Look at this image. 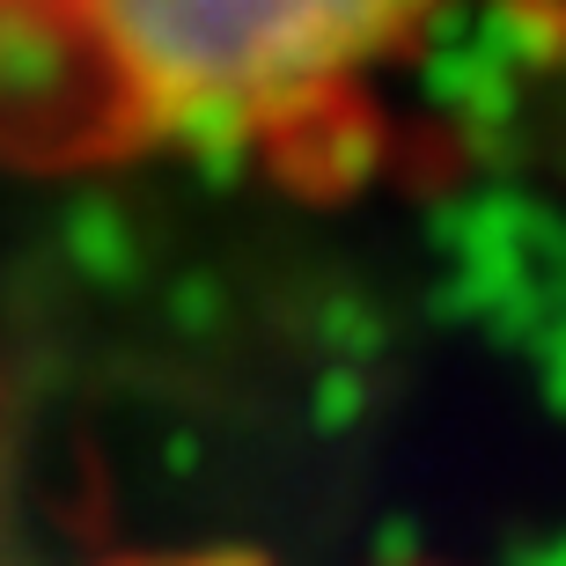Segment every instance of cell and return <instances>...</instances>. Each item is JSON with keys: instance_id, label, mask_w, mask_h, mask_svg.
<instances>
[{"instance_id": "cell-1", "label": "cell", "mask_w": 566, "mask_h": 566, "mask_svg": "<svg viewBox=\"0 0 566 566\" xmlns=\"http://www.w3.org/2000/svg\"><path fill=\"white\" fill-rule=\"evenodd\" d=\"M449 0H38L74 155L310 163Z\"/></svg>"}, {"instance_id": "cell-2", "label": "cell", "mask_w": 566, "mask_h": 566, "mask_svg": "<svg viewBox=\"0 0 566 566\" xmlns=\"http://www.w3.org/2000/svg\"><path fill=\"white\" fill-rule=\"evenodd\" d=\"M118 566H273L258 552H155V559H118Z\"/></svg>"}]
</instances>
